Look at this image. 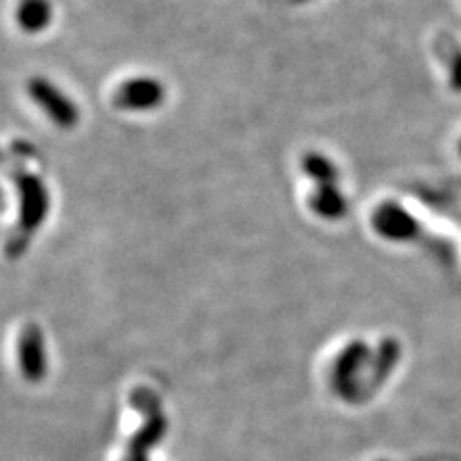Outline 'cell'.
Here are the masks:
<instances>
[{
  "label": "cell",
  "mask_w": 461,
  "mask_h": 461,
  "mask_svg": "<svg viewBox=\"0 0 461 461\" xmlns=\"http://www.w3.org/2000/svg\"><path fill=\"white\" fill-rule=\"evenodd\" d=\"M25 93L56 127L69 131V129L79 125V106L49 77H29L25 83Z\"/></svg>",
  "instance_id": "6da1fadb"
},
{
  "label": "cell",
  "mask_w": 461,
  "mask_h": 461,
  "mask_svg": "<svg viewBox=\"0 0 461 461\" xmlns=\"http://www.w3.org/2000/svg\"><path fill=\"white\" fill-rule=\"evenodd\" d=\"M167 100L164 81L154 76H133L122 81L112 95V104L127 113H150Z\"/></svg>",
  "instance_id": "7a4b0ae2"
},
{
  "label": "cell",
  "mask_w": 461,
  "mask_h": 461,
  "mask_svg": "<svg viewBox=\"0 0 461 461\" xmlns=\"http://www.w3.org/2000/svg\"><path fill=\"white\" fill-rule=\"evenodd\" d=\"M14 20L25 35H41L54 22V6L50 0H18Z\"/></svg>",
  "instance_id": "3957f363"
},
{
  "label": "cell",
  "mask_w": 461,
  "mask_h": 461,
  "mask_svg": "<svg viewBox=\"0 0 461 461\" xmlns=\"http://www.w3.org/2000/svg\"><path fill=\"white\" fill-rule=\"evenodd\" d=\"M375 227L379 229V233L391 239H410L415 233L417 223L400 206L383 204L375 213Z\"/></svg>",
  "instance_id": "277c9868"
},
{
  "label": "cell",
  "mask_w": 461,
  "mask_h": 461,
  "mask_svg": "<svg viewBox=\"0 0 461 461\" xmlns=\"http://www.w3.org/2000/svg\"><path fill=\"white\" fill-rule=\"evenodd\" d=\"M22 371L27 379L37 381L45 375V354H42V339L35 327H27L20 344Z\"/></svg>",
  "instance_id": "5b68a950"
},
{
  "label": "cell",
  "mask_w": 461,
  "mask_h": 461,
  "mask_svg": "<svg viewBox=\"0 0 461 461\" xmlns=\"http://www.w3.org/2000/svg\"><path fill=\"white\" fill-rule=\"evenodd\" d=\"M310 208L323 220H340L346 213V198L340 193L339 185H321L315 186L310 196Z\"/></svg>",
  "instance_id": "8992f818"
},
{
  "label": "cell",
  "mask_w": 461,
  "mask_h": 461,
  "mask_svg": "<svg viewBox=\"0 0 461 461\" xmlns=\"http://www.w3.org/2000/svg\"><path fill=\"white\" fill-rule=\"evenodd\" d=\"M300 169L308 179L315 183V186L339 183V167L321 152H306L300 160Z\"/></svg>",
  "instance_id": "52a82bcc"
},
{
  "label": "cell",
  "mask_w": 461,
  "mask_h": 461,
  "mask_svg": "<svg viewBox=\"0 0 461 461\" xmlns=\"http://www.w3.org/2000/svg\"><path fill=\"white\" fill-rule=\"evenodd\" d=\"M448 83L452 86V91L461 93V52H457L452 62H450V74H448Z\"/></svg>",
  "instance_id": "ba28073f"
},
{
  "label": "cell",
  "mask_w": 461,
  "mask_h": 461,
  "mask_svg": "<svg viewBox=\"0 0 461 461\" xmlns=\"http://www.w3.org/2000/svg\"><path fill=\"white\" fill-rule=\"evenodd\" d=\"M457 152H459V156H461V140H459V144H457Z\"/></svg>",
  "instance_id": "9c48e42d"
},
{
  "label": "cell",
  "mask_w": 461,
  "mask_h": 461,
  "mask_svg": "<svg viewBox=\"0 0 461 461\" xmlns=\"http://www.w3.org/2000/svg\"><path fill=\"white\" fill-rule=\"evenodd\" d=\"M0 198H3V194H0Z\"/></svg>",
  "instance_id": "30bf717a"
}]
</instances>
